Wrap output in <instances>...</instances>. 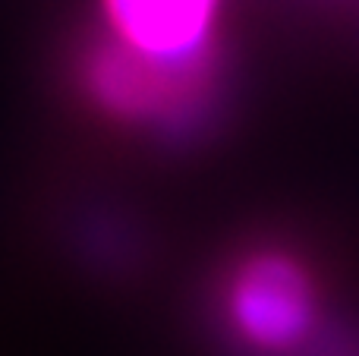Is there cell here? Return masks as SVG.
<instances>
[{"label": "cell", "instance_id": "obj_2", "mask_svg": "<svg viewBox=\"0 0 359 356\" xmlns=\"http://www.w3.org/2000/svg\"><path fill=\"white\" fill-rule=\"evenodd\" d=\"M92 92L123 117L155 120L174 136H183L205 117L202 73H174L123 44H104L88 63Z\"/></svg>", "mask_w": 359, "mask_h": 356}, {"label": "cell", "instance_id": "obj_3", "mask_svg": "<svg viewBox=\"0 0 359 356\" xmlns=\"http://www.w3.org/2000/svg\"><path fill=\"white\" fill-rule=\"evenodd\" d=\"M221 0H104L114 41L174 73H202Z\"/></svg>", "mask_w": 359, "mask_h": 356}, {"label": "cell", "instance_id": "obj_1", "mask_svg": "<svg viewBox=\"0 0 359 356\" xmlns=\"http://www.w3.org/2000/svg\"><path fill=\"white\" fill-rule=\"evenodd\" d=\"M227 322L255 350H293L316 325V294L290 259L259 256L230 281Z\"/></svg>", "mask_w": 359, "mask_h": 356}]
</instances>
